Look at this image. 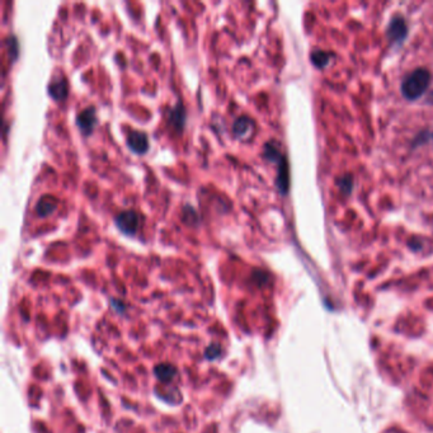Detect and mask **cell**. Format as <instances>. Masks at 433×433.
<instances>
[{
  "label": "cell",
  "instance_id": "9c48e42d",
  "mask_svg": "<svg viewBox=\"0 0 433 433\" xmlns=\"http://www.w3.org/2000/svg\"><path fill=\"white\" fill-rule=\"evenodd\" d=\"M172 121L174 125H177L178 123V126L182 127L183 125H185V111H183V108H182L181 105H178L174 111H173L172 113Z\"/></svg>",
  "mask_w": 433,
  "mask_h": 433
},
{
  "label": "cell",
  "instance_id": "5b68a950",
  "mask_svg": "<svg viewBox=\"0 0 433 433\" xmlns=\"http://www.w3.org/2000/svg\"><path fill=\"white\" fill-rule=\"evenodd\" d=\"M127 144H129L130 149L134 150L138 154L145 152L147 150V147H149V140H147L146 134H144L141 131H132L129 135Z\"/></svg>",
  "mask_w": 433,
  "mask_h": 433
},
{
  "label": "cell",
  "instance_id": "8992f818",
  "mask_svg": "<svg viewBox=\"0 0 433 433\" xmlns=\"http://www.w3.org/2000/svg\"><path fill=\"white\" fill-rule=\"evenodd\" d=\"M253 129H254V123L250 118L248 117H240L234 122V134L240 139H246L253 134Z\"/></svg>",
  "mask_w": 433,
  "mask_h": 433
},
{
  "label": "cell",
  "instance_id": "6da1fadb",
  "mask_svg": "<svg viewBox=\"0 0 433 433\" xmlns=\"http://www.w3.org/2000/svg\"><path fill=\"white\" fill-rule=\"evenodd\" d=\"M431 74L427 69H417L404 79L401 92L408 99H417L427 91Z\"/></svg>",
  "mask_w": 433,
  "mask_h": 433
},
{
  "label": "cell",
  "instance_id": "30bf717a",
  "mask_svg": "<svg viewBox=\"0 0 433 433\" xmlns=\"http://www.w3.org/2000/svg\"><path fill=\"white\" fill-rule=\"evenodd\" d=\"M156 375H158V378L161 379V380H169V379L173 378V375H174V370L170 366H159L156 367Z\"/></svg>",
  "mask_w": 433,
  "mask_h": 433
},
{
  "label": "cell",
  "instance_id": "ba28073f",
  "mask_svg": "<svg viewBox=\"0 0 433 433\" xmlns=\"http://www.w3.org/2000/svg\"><path fill=\"white\" fill-rule=\"evenodd\" d=\"M48 92H50V96H52L55 99H62V98L66 97L67 94V84L65 79H57L53 80L48 85Z\"/></svg>",
  "mask_w": 433,
  "mask_h": 433
},
{
  "label": "cell",
  "instance_id": "277c9868",
  "mask_svg": "<svg viewBox=\"0 0 433 433\" xmlns=\"http://www.w3.org/2000/svg\"><path fill=\"white\" fill-rule=\"evenodd\" d=\"M387 36H389L391 42H396V44L403 42L404 37L407 36V26H405V22H404L403 18H394L390 22Z\"/></svg>",
  "mask_w": 433,
  "mask_h": 433
},
{
  "label": "cell",
  "instance_id": "52a82bcc",
  "mask_svg": "<svg viewBox=\"0 0 433 433\" xmlns=\"http://www.w3.org/2000/svg\"><path fill=\"white\" fill-rule=\"evenodd\" d=\"M56 206H57V201L53 197L45 196L36 205V211L40 216H47V215L52 214Z\"/></svg>",
  "mask_w": 433,
  "mask_h": 433
},
{
  "label": "cell",
  "instance_id": "8fae6325",
  "mask_svg": "<svg viewBox=\"0 0 433 433\" xmlns=\"http://www.w3.org/2000/svg\"><path fill=\"white\" fill-rule=\"evenodd\" d=\"M329 56L324 52H316L313 55V61L314 64L318 65V66H324L327 62H328Z\"/></svg>",
  "mask_w": 433,
  "mask_h": 433
},
{
  "label": "cell",
  "instance_id": "3957f363",
  "mask_svg": "<svg viewBox=\"0 0 433 433\" xmlns=\"http://www.w3.org/2000/svg\"><path fill=\"white\" fill-rule=\"evenodd\" d=\"M76 123L78 127L82 130L84 135H89L93 131L96 123H97V116H96V109L94 107H88L84 111L80 112L76 117Z\"/></svg>",
  "mask_w": 433,
  "mask_h": 433
},
{
  "label": "cell",
  "instance_id": "7a4b0ae2",
  "mask_svg": "<svg viewBox=\"0 0 433 433\" xmlns=\"http://www.w3.org/2000/svg\"><path fill=\"white\" fill-rule=\"evenodd\" d=\"M140 224V216L135 211H123L116 217V225L121 232L127 235H134Z\"/></svg>",
  "mask_w": 433,
  "mask_h": 433
}]
</instances>
